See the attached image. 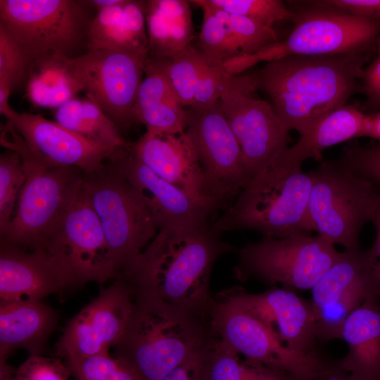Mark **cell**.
Instances as JSON below:
<instances>
[{
    "mask_svg": "<svg viewBox=\"0 0 380 380\" xmlns=\"http://www.w3.org/2000/svg\"><path fill=\"white\" fill-rule=\"evenodd\" d=\"M220 234L210 222L190 229L159 230L116 278L129 287L133 296H151L210 317L213 267L222 255L236 250Z\"/></svg>",
    "mask_w": 380,
    "mask_h": 380,
    "instance_id": "obj_1",
    "label": "cell"
},
{
    "mask_svg": "<svg viewBox=\"0 0 380 380\" xmlns=\"http://www.w3.org/2000/svg\"><path fill=\"white\" fill-rule=\"evenodd\" d=\"M366 61L365 53L292 55L267 62L252 76L285 127L300 137L323 115L347 104L360 87Z\"/></svg>",
    "mask_w": 380,
    "mask_h": 380,
    "instance_id": "obj_2",
    "label": "cell"
},
{
    "mask_svg": "<svg viewBox=\"0 0 380 380\" xmlns=\"http://www.w3.org/2000/svg\"><path fill=\"white\" fill-rule=\"evenodd\" d=\"M125 331L113 346L115 357L141 380H161L192 359L216 336L210 317L147 296H133Z\"/></svg>",
    "mask_w": 380,
    "mask_h": 380,
    "instance_id": "obj_3",
    "label": "cell"
},
{
    "mask_svg": "<svg viewBox=\"0 0 380 380\" xmlns=\"http://www.w3.org/2000/svg\"><path fill=\"white\" fill-rule=\"evenodd\" d=\"M283 151L253 177L213 223L217 231L250 229L263 239L310 235L311 179L302 164L289 161Z\"/></svg>",
    "mask_w": 380,
    "mask_h": 380,
    "instance_id": "obj_4",
    "label": "cell"
},
{
    "mask_svg": "<svg viewBox=\"0 0 380 380\" xmlns=\"http://www.w3.org/2000/svg\"><path fill=\"white\" fill-rule=\"evenodd\" d=\"M1 145L18 153L25 172L13 217L1 243L25 250L41 248L75 195L83 177L74 167L53 166L31 152L6 122Z\"/></svg>",
    "mask_w": 380,
    "mask_h": 380,
    "instance_id": "obj_5",
    "label": "cell"
},
{
    "mask_svg": "<svg viewBox=\"0 0 380 380\" xmlns=\"http://www.w3.org/2000/svg\"><path fill=\"white\" fill-rule=\"evenodd\" d=\"M308 216L312 230L346 250L360 248L363 226L380 205V189L336 160H322L308 172Z\"/></svg>",
    "mask_w": 380,
    "mask_h": 380,
    "instance_id": "obj_6",
    "label": "cell"
},
{
    "mask_svg": "<svg viewBox=\"0 0 380 380\" xmlns=\"http://www.w3.org/2000/svg\"><path fill=\"white\" fill-rule=\"evenodd\" d=\"M96 12L91 0H0V23L34 59L48 53L73 58L87 53Z\"/></svg>",
    "mask_w": 380,
    "mask_h": 380,
    "instance_id": "obj_7",
    "label": "cell"
},
{
    "mask_svg": "<svg viewBox=\"0 0 380 380\" xmlns=\"http://www.w3.org/2000/svg\"><path fill=\"white\" fill-rule=\"evenodd\" d=\"M83 185L99 219L117 277L153 239L158 228L139 192L108 161L101 170L85 174Z\"/></svg>",
    "mask_w": 380,
    "mask_h": 380,
    "instance_id": "obj_8",
    "label": "cell"
},
{
    "mask_svg": "<svg viewBox=\"0 0 380 380\" xmlns=\"http://www.w3.org/2000/svg\"><path fill=\"white\" fill-rule=\"evenodd\" d=\"M237 254V279H254L296 292L312 289L340 253L319 235H303L248 242Z\"/></svg>",
    "mask_w": 380,
    "mask_h": 380,
    "instance_id": "obj_9",
    "label": "cell"
},
{
    "mask_svg": "<svg viewBox=\"0 0 380 380\" xmlns=\"http://www.w3.org/2000/svg\"><path fill=\"white\" fill-rule=\"evenodd\" d=\"M59 264L74 287L89 281L102 284L116 278L108 246L83 185L41 248Z\"/></svg>",
    "mask_w": 380,
    "mask_h": 380,
    "instance_id": "obj_10",
    "label": "cell"
},
{
    "mask_svg": "<svg viewBox=\"0 0 380 380\" xmlns=\"http://www.w3.org/2000/svg\"><path fill=\"white\" fill-rule=\"evenodd\" d=\"M210 322L215 335L246 361L284 372L297 380L314 376L335 363L320 353L305 355L289 349L260 322L217 294Z\"/></svg>",
    "mask_w": 380,
    "mask_h": 380,
    "instance_id": "obj_11",
    "label": "cell"
},
{
    "mask_svg": "<svg viewBox=\"0 0 380 380\" xmlns=\"http://www.w3.org/2000/svg\"><path fill=\"white\" fill-rule=\"evenodd\" d=\"M186 132L203 170L202 196L222 205L249 183L240 146L222 111L220 101L185 108Z\"/></svg>",
    "mask_w": 380,
    "mask_h": 380,
    "instance_id": "obj_12",
    "label": "cell"
},
{
    "mask_svg": "<svg viewBox=\"0 0 380 380\" xmlns=\"http://www.w3.org/2000/svg\"><path fill=\"white\" fill-rule=\"evenodd\" d=\"M252 76H232L221 91L222 111L240 146L249 182L275 156L288 148L289 130L271 103L252 96Z\"/></svg>",
    "mask_w": 380,
    "mask_h": 380,
    "instance_id": "obj_13",
    "label": "cell"
},
{
    "mask_svg": "<svg viewBox=\"0 0 380 380\" xmlns=\"http://www.w3.org/2000/svg\"><path fill=\"white\" fill-rule=\"evenodd\" d=\"M147 56L99 49L65 58L87 98L121 130L134 122L132 109L144 78Z\"/></svg>",
    "mask_w": 380,
    "mask_h": 380,
    "instance_id": "obj_14",
    "label": "cell"
},
{
    "mask_svg": "<svg viewBox=\"0 0 380 380\" xmlns=\"http://www.w3.org/2000/svg\"><path fill=\"white\" fill-rule=\"evenodd\" d=\"M316 7L294 11V27L278 42L287 56H335L365 53L380 34V23L334 8L323 1Z\"/></svg>",
    "mask_w": 380,
    "mask_h": 380,
    "instance_id": "obj_15",
    "label": "cell"
},
{
    "mask_svg": "<svg viewBox=\"0 0 380 380\" xmlns=\"http://www.w3.org/2000/svg\"><path fill=\"white\" fill-rule=\"evenodd\" d=\"M217 295L260 322L289 349L305 355L319 353L311 303L296 292L274 286L249 293L236 286Z\"/></svg>",
    "mask_w": 380,
    "mask_h": 380,
    "instance_id": "obj_16",
    "label": "cell"
},
{
    "mask_svg": "<svg viewBox=\"0 0 380 380\" xmlns=\"http://www.w3.org/2000/svg\"><path fill=\"white\" fill-rule=\"evenodd\" d=\"M108 162L139 192L159 230L201 226L222 206L213 199L194 196L163 179L144 164L132 148Z\"/></svg>",
    "mask_w": 380,
    "mask_h": 380,
    "instance_id": "obj_17",
    "label": "cell"
},
{
    "mask_svg": "<svg viewBox=\"0 0 380 380\" xmlns=\"http://www.w3.org/2000/svg\"><path fill=\"white\" fill-rule=\"evenodd\" d=\"M6 122L28 149L53 166L74 167L91 174L109 160L130 151L118 150L90 141L39 114L15 113Z\"/></svg>",
    "mask_w": 380,
    "mask_h": 380,
    "instance_id": "obj_18",
    "label": "cell"
},
{
    "mask_svg": "<svg viewBox=\"0 0 380 380\" xmlns=\"http://www.w3.org/2000/svg\"><path fill=\"white\" fill-rule=\"evenodd\" d=\"M74 287L57 261L45 250H25L1 243L0 299L42 300Z\"/></svg>",
    "mask_w": 380,
    "mask_h": 380,
    "instance_id": "obj_19",
    "label": "cell"
},
{
    "mask_svg": "<svg viewBox=\"0 0 380 380\" xmlns=\"http://www.w3.org/2000/svg\"><path fill=\"white\" fill-rule=\"evenodd\" d=\"M132 153L149 169L167 182L196 196L201 194L203 170L190 137L146 132L132 144Z\"/></svg>",
    "mask_w": 380,
    "mask_h": 380,
    "instance_id": "obj_20",
    "label": "cell"
},
{
    "mask_svg": "<svg viewBox=\"0 0 380 380\" xmlns=\"http://www.w3.org/2000/svg\"><path fill=\"white\" fill-rule=\"evenodd\" d=\"M134 122L145 125L153 134L186 132V110L177 96L166 72V58L147 56L144 78L132 109Z\"/></svg>",
    "mask_w": 380,
    "mask_h": 380,
    "instance_id": "obj_21",
    "label": "cell"
},
{
    "mask_svg": "<svg viewBox=\"0 0 380 380\" xmlns=\"http://www.w3.org/2000/svg\"><path fill=\"white\" fill-rule=\"evenodd\" d=\"M59 318L56 310L42 300L20 299L0 303V361L23 348L41 355Z\"/></svg>",
    "mask_w": 380,
    "mask_h": 380,
    "instance_id": "obj_22",
    "label": "cell"
},
{
    "mask_svg": "<svg viewBox=\"0 0 380 380\" xmlns=\"http://www.w3.org/2000/svg\"><path fill=\"white\" fill-rule=\"evenodd\" d=\"M146 4L144 0H120L115 6L96 10L89 28L88 51L148 55Z\"/></svg>",
    "mask_w": 380,
    "mask_h": 380,
    "instance_id": "obj_23",
    "label": "cell"
},
{
    "mask_svg": "<svg viewBox=\"0 0 380 380\" xmlns=\"http://www.w3.org/2000/svg\"><path fill=\"white\" fill-rule=\"evenodd\" d=\"M341 339L347 354L337 361L351 380H380V302L377 298L365 301L346 319Z\"/></svg>",
    "mask_w": 380,
    "mask_h": 380,
    "instance_id": "obj_24",
    "label": "cell"
},
{
    "mask_svg": "<svg viewBox=\"0 0 380 380\" xmlns=\"http://www.w3.org/2000/svg\"><path fill=\"white\" fill-rule=\"evenodd\" d=\"M189 1L148 0V56L170 58L191 44L194 37Z\"/></svg>",
    "mask_w": 380,
    "mask_h": 380,
    "instance_id": "obj_25",
    "label": "cell"
},
{
    "mask_svg": "<svg viewBox=\"0 0 380 380\" xmlns=\"http://www.w3.org/2000/svg\"><path fill=\"white\" fill-rule=\"evenodd\" d=\"M367 114L346 104L317 120L296 144L283 151L291 162L303 163L309 158L323 160L322 153L329 147L362 137Z\"/></svg>",
    "mask_w": 380,
    "mask_h": 380,
    "instance_id": "obj_26",
    "label": "cell"
},
{
    "mask_svg": "<svg viewBox=\"0 0 380 380\" xmlns=\"http://www.w3.org/2000/svg\"><path fill=\"white\" fill-rule=\"evenodd\" d=\"M115 279L80 311L90 330L108 348L122 336L134 306L129 287L122 280Z\"/></svg>",
    "mask_w": 380,
    "mask_h": 380,
    "instance_id": "obj_27",
    "label": "cell"
},
{
    "mask_svg": "<svg viewBox=\"0 0 380 380\" xmlns=\"http://www.w3.org/2000/svg\"><path fill=\"white\" fill-rule=\"evenodd\" d=\"M65 57L48 53L34 58L26 93L32 104L58 108L82 91L65 62Z\"/></svg>",
    "mask_w": 380,
    "mask_h": 380,
    "instance_id": "obj_28",
    "label": "cell"
},
{
    "mask_svg": "<svg viewBox=\"0 0 380 380\" xmlns=\"http://www.w3.org/2000/svg\"><path fill=\"white\" fill-rule=\"evenodd\" d=\"M54 118L65 129L90 141L118 150L131 147L118 127L87 98H75L61 105L56 108Z\"/></svg>",
    "mask_w": 380,
    "mask_h": 380,
    "instance_id": "obj_29",
    "label": "cell"
},
{
    "mask_svg": "<svg viewBox=\"0 0 380 380\" xmlns=\"http://www.w3.org/2000/svg\"><path fill=\"white\" fill-rule=\"evenodd\" d=\"M199 380H297L265 366L251 364L215 336L204 350Z\"/></svg>",
    "mask_w": 380,
    "mask_h": 380,
    "instance_id": "obj_30",
    "label": "cell"
},
{
    "mask_svg": "<svg viewBox=\"0 0 380 380\" xmlns=\"http://www.w3.org/2000/svg\"><path fill=\"white\" fill-rule=\"evenodd\" d=\"M372 272L368 251L345 250L311 289L313 311L334 304L354 283Z\"/></svg>",
    "mask_w": 380,
    "mask_h": 380,
    "instance_id": "obj_31",
    "label": "cell"
},
{
    "mask_svg": "<svg viewBox=\"0 0 380 380\" xmlns=\"http://www.w3.org/2000/svg\"><path fill=\"white\" fill-rule=\"evenodd\" d=\"M372 298L379 299V288L373 272L354 283L334 304L313 311L319 341L341 339L342 328L348 317Z\"/></svg>",
    "mask_w": 380,
    "mask_h": 380,
    "instance_id": "obj_32",
    "label": "cell"
},
{
    "mask_svg": "<svg viewBox=\"0 0 380 380\" xmlns=\"http://www.w3.org/2000/svg\"><path fill=\"white\" fill-rule=\"evenodd\" d=\"M207 63L199 49L191 44L166 58V72L184 108L195 105L196 87Z\"/></svg>",
    "mask_w": 380,
    "mask_h": 380,
    "instance_id": "obj_33",
    "label": "cell"
},
{
    "mask_svg": "<svg viewBox=\"0 0 380 380\" xmlns=\"http://www.w3.org/2000/svg\"><path fill=\"white\" fill-rule=\"evenodd\" d=\"M203 12V24L198 36L199 51L213 64L222 65L241 56L239 49L224 22L202 0L189 1Z\"/></svg>",
    "mask_w": 380,
    "mask_h": 380,
    "instance_id": "obj_34",
    "label": "cell"
},
{
    "mask_svg": "<svg viewBox=\"0 0 380 380\" xmlns=\"http://www.w3.org/2000/svg\"><path fill=\"white\" fill-rule=\"evenodd\" d=\"M210 8L227 27L241 56L255 53L279 42L273 27L240 15Z\"/></svg>",
    "mask_w": 380,
    "mask_h": 380,
    "instance_id": "obj_35",
    "label": "cell"
},
{
    "mask_svg": "<svg viewBox=\"0 0 380 380\" xmlns=\"http://www.w3.org/2000/svg\"><path fill=\"white\" fill-rule=\"evenodd\" d=\"M26 176L20 156L7 149L0 156V233L9 226Z\"/></svg>",
    "mask_w": 380,
    "mask_h": 380,
    "instance_id": "obj_36",
    "label": "cell"
},
{
    "mask_svg": "<svg viewBox=\"0 0 380 380\" xmlns=\"http://www.w3.org/2000/svg\"><path fill=\"white\" fill-rule=\"evenodd\" d=\"M34 60L0 23V79L8 82L12 92L26 89Z\"/></svg>",
    "mask_w": 380,
    "mask_h": 380,
    "instance_id": "obj_37",
    "label": "cell"
},
{
    "mask_svg": "<svg viewBox=\"0 0 380 380\" xmlns=\"http://www.w3.org/2000/svg\"><path fill=\"white\" fill-rule=\"evenodd\" d=\"M208 6L240 15L273 27L281 20H293L294 11L280 0H203Z\"/></svg>",
    "mask_w": 380,
    "mask_h": 380,
    "instance_id": "obj_38",
    "label": "cell"
},
{
    "mask_svg": "<svg viewBox=\"0 0 380 380\" xmlns=\"http://www.w3.org/2000/svg\"><path fill=\"white\" fill-rule=\"evenodd\" d=\"M65 361L75 380H141L127 365L108 354Z\"/></svg>",
    "mask_w": 380,
    "mask_h": 380,
    "instance_id": "obj_39",
    "label": "cell"
},
{
    "mask_svg": "<svg viewBox=\"0 0 380 380\" xmlns=\"http://www.w3.org/2000/svg\"><path fill=\"white\" fill-rule=\"evenodd\" d=\"M337 160L380 189V144L362 146L353 143L346 145Z\"/></svg>",
    "mask_w": 380,
    "mask_h": 380,
    "instance_id": "obj_40",
    "label": "cell"
},
{
    "mask_svg": "<svg viewBox=\"0 0 380 380\" xmlns=\"http://www.w3.org/2000/svg\"><path fill=\"white\" fill-rule=\"evenodd\" d=\"M70 375L60 359L32 355L15 369L12 380H68Z\"/></svg>",
    "mask_w": 380,
    "mask_h": 380,
    "instance_id": "obj_41",
    "label": "cell"
},
{
    "mask_svg": "<svg viewBox=\"0 0 380 380\" xmlns=\"http://www.w3.org/2000/svg\"><path fill=\"white\" fill-rule=\"evenodd\" d=\"M231 76L225 72L222 65L213 64L207 61L196 87L195 105L220 100L221 91Z\"/></svg>",
    "mask_w": 380,
    "mask_h": 380,
    "instance_id": "obj_42",
    "label": "cell"
},
{
    "mask_svg": "<svg viewBox=\"0 0 380 380\" xmlns=\"http://www.w3.org/2000/svg\"><path fill=\"white\" fill-rule=\"evenodd\" d=\"M323 2L358 17L380 23V0H327Z\"/></svg>",
    "mask_w": 380,
    "mask_h": 380,
    "instance_id": "obj_43",
    "label": "cell"
},
{
    "mask_svg": "<svg viewBox=\"0 0 380 380\" xmlns=\"http://www.w3.org/2000/svg\"><path fill=\"white\" fill-rule=\"evenodd\" d=\"M361 82L367 96L365 107L380 110V56L363 70Z\"/></svg>",
    "mask_w": 380,
    "mask_h": 380,
    "instance_id": "obj_44",
    "label": "cell"
},
{
    "mask_svg": "<svg viewBox=\"0 0 380 380\" xmlns=\"http://www.w3.org/2000/svg\"><path fill=\"white\" fill-rule=\"evenodd\" d=\"M372 222L375 228V239L372 248L367 251L368 259L378 285L380 302V205L372 219Z\"/></svg>",
    "mask_w": 380,
    "mask_h": 380,
    "instance_id": "obj_45",
    "label": "cell"
},
{
    "mask_svg": "<svg viewBox=\"0 0 380 380\" xmlns=\"http://www.w3.org/2000/svg\"><path fill=\"white\" fill-rule=\"evenodd\" d=\"M203 351L175 369L161 380H199V369Z\"/></svg>",
    "mask_w": 380,
    "mask_h": 380,
    "instance_id": "obj_46",
    "label": "cell"
},
{
    "mask_svg": "<svg viewBox=\"0 0 380 380\" xmlns=\"http://www.w3.org/2000/svg\"><path fill=\"white\" fill-rule=\"evenodd\" d=\"M11 93L12 89L8 82L4 79H0V113L6 119H8L15 113L8 103Z\"/></svg>",
    "mask_w": 380,
    "mask_h": 380,
    "instance_id": "obj_47",
    "label": "cell"
},
{
    "mask_svg": "<svg viewBox=\"0 0 380 380\" xmlns=\"http://www.w3.org/2000/svg\"><path fill=\"white\" fill-rule=\"evenodd\" d=\"M362 137L380 141V112L367 114Z\"/></svg>",
    "mask_w": 380,
    "mask_h": 380,
    "instance_id": "obj_48",
    "label": "cell"
},
{
    "mask_svg": "<svg viewBox=\"0 0 380 380\" xmlns=\"http://www.w3.org/2000/svg\"><path fill=\"white\" fill-rule=\"evenodd\" d=\"M304 380H351L348 374L341 369L337 361L327 370Z\"/></svg>",
    "mask_w": 380,
    "mask_h": 380,
    "instance_id": "obj_49",
    "label": "cell"
},
{
    "mask_svg": "<svg viewBox=\"0 0 380 380\" xmlns=\"http://www.w3.org/2000/svg\"><path fill=\"white\" fill-rule=\"evenodd\" d=\"M96 10L111 7L118 4L120 0H91Z\"/></svg>",
    "mask_w": 380,
    "mask_h": 380,
    "instance_id": "obj_50",
    "label": "cell"
}]
</instances>
